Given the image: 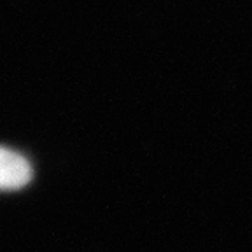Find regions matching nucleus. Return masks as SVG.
I'll return each mask as SVG.
<instances>
[{
    "label": "nucleus",
    "instance_id": "nucleus-1",
    "mask_svg": "<svg viewBox=\"0 0 252 252\" xmlns=\"http://www.w3.org/2000/svg\"><path fill=\"white\" fill-rule=\"evenodd\" d=\"M32 181V165L23 154L0 146V191H16Z\"/></svg>",
    "mask_w": 252,
    "mask_h": 252
}]
</instances>
